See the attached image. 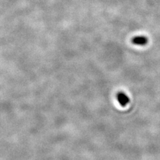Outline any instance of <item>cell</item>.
Returning <instances> with one entry per match:
<instances>
[{
	"mask_svg": "<svg viewBox=\"0 0 160 160\" xmlns=\"http://www.w3.org/2000/svg\"><path fill=\"white\" fill-rule=\"evenodd\" d=\"M132 43L138 46H145L148 43V39L147 37L143 36H136L133 38Z\"/></svg>",
	"mask_w": 160,
	"mask_h": 160,
	"instance_id": "obj_1",
	"label": "cell"
},
{
	"mask_svg": "<svg viewBox=\"0 0 160 160\" xmlns=\"http://www.w3.org/2000/svg\"><path fill=\"white\" fill-rule=\"evenodd\" d=\"M117 99L122 106H126L129 102V98L126 93L120 92L117 95Z\"/></svg>",
	"mask_w": 160,
	"mask_h": 160,
	"instance_id": "obj_2",
	"label": "cell"
}]
</instances>
